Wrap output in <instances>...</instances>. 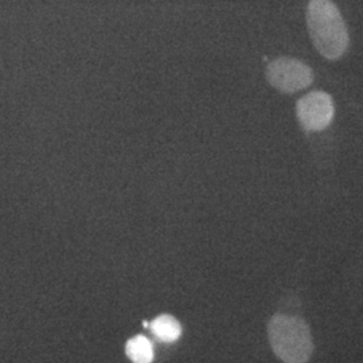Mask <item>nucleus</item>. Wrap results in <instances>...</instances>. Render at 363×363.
<instances>
[{
	"mask_svg": "<svg viewBox=\"0 0 363 363\" xmlns=\"http://www.w3.org/2000/svg\"><path fill=\"white\" fill-rule=\"evenodd\" d=\"M150 327L156 337L163 342L172 343V342L178 340L182 335V327L179 322L171 315L157 316L155 320H152Z\"/></svg>",
	"mask_w": 363,
	"mask_h": 363,
	"instance_id": "obj_5",
	"label": "nucleus"
},
{
	"mask_svg": "<svg viewBox=\"0 0 363 363\" xmlns=\"http://www.w3.org/2000/svg\"><path fill=\"white\" fill-rule=\"evenodd\" d=\"M307 25L312 43L328 60L340 58L349 46L347 27L331 0H310Z\"/></svg>",
	"mask_w": 363,
	"mask_h": 363,
	"instance_id": "obj_1",
	"label": "nucleus"
},
{
	"mask_svg": "<svg viewBox=\"0 0 363 363\" xmlns=\"http://www.w3.org/2000/svg\"><path fill=\"white\" fill-rule=\"evenodd\" d=\"M272 350L284 363H308L313 352L311 331L298 316L274 315L268 323Z\"/></svg>",
	"mask_w": 363,
	"mask_h": 363,
	"instance_id": "obj_2",
	"label": "nucleus"
},
{
	"mask_svg": "<svg viewBox=\"0 0 363 363\" xmlns=\"http://www.w3.org/2000/svg\"><path fill=\"white\" fill-rule=\"evenodd\" d=\"M298 118L301 127L307 130H322L334 118V103L325 91H311L298 100Z\"/></svg>",
	"mask_w": 363,
	"mask_h": 363,
	"instance_id": "obj_4",
	"label": "nucleus"
},
{
	"mask_svg": "<svg viewBox=\"0 0 363 363\" xmlns=\"http://www.w3.org/2000/svg\"><path fill=\"white\" fill-rule=\"evenodd\" d=\"M125 352L133 363H151L154 361V347L143 335L130 339L125 346Z\"/></svg>",
	"mask_w": 363,
	"mask_h": 363,
	"instance_id": "obj_6",
	"label": "nucleus"
},
{
	"mask_svg": "<svg viewBox=\"0 0 363 363\" xmlns=\"http://www.w3.org/2000/svg\"><path fill=\"white\" fill-rule=\"evenodd\" d=\"M267 77L273 88L284 93H295L311 85L313 73L311 67L301 61L283 57L268 65Z\"/></svg>",
	"mask_w": 363,
	"mask_h": 363,
	"instance_id": "obj_3",
	"label": "nucleus"
}]
</instances>
